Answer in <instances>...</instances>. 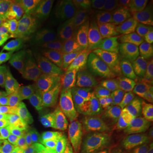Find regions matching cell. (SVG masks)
Instances as JSON below:
<instances>
[{
	"instance_id": "obj_7",
	"label": "cell",
	"mask_w": 153,
	"mask_h": 153,
	"mask_svg": "<svg viewBox=\"0 0 153 153\" xmlns=\"http://www.w3.org/2000/svg\"><path fill=\"white\" fill-rule=\"evenodd\" d=\"M52 106L49 100H41L26 108L18 120L19 127L42 148L45 147L49 136Z\"/></svg>"
},
{
	"instance_id": "obj_25",
	"label": "cell",
	"mask_w": 153,
	"mask_h": 153,
	"mask_svg": "<svg viewBox=\"0 0 153 153\" xmlns=\"http://www.w3.org/2000/svg\"><path fill=\"white\" fill-rule=\"evenodd\" d=\"M14 39L11 38L10 35L0 33V52L4 51L6 47L10 44Z\"/></svg>"
},
{
	"instance_id": "obj_4",
	"label": "cell",
	"mask_w": 153,
	"mask_h": 153,
	"mask_svg": "<svg viewBox=\"0 0 153 153\" xmlns=\"http://www.w3.org/2000/svg\"><path fill=\"white\" fill-rule=\"evenodd\" d=\"M108 1H80L75 10L58 27L70 36L90 38L95 35L101 25Z\"/></svg>"
},
{
	"instance_id": "obj_5",
	"label": "cell",
	"mask_w": 153,
	"mask_h": 153,
	"mask_svg": "<svg viewBox=\"0 0 153 153\" xmlns=\"http://www.w3.org/2000/svg\"><path fill=\"white\" fill-rule=\"evenodd\" d=\"M152 63L143 36L130 42L117 57L113 68L116 78L127 85L152 71Z\"/></svg>"
},
{
	"instance_id": "obj_22",
	"label": "cell",
	"mask_w": 153,
	"mask_h": 153,
	"mask_svg": "<svg viewBox=\"0 0 153 153\" xmlns=\"http://www.w3.org/2000/svg\"><path fill=\"white\" fill-rule=\"evenodd\" d=\"M19 67L15 57L6 51L0 52V69H13Z\"/></svg>"
},
{
	"instance_id": "obj_14",
	"label": "cell",
	"mask_w": 153,
	"mask_h": 153,
	"mask_svg": "<svg viewBox=\"0 0 153 153\" xmlns=\"http://www.w3.org/2000/svg\"><path fill=\"white\" fill-rule=\"evenodd\" d=\"M153 113V104L143 105L126 109L125 127L123 138L132 141Z\"/></svg>"
},
{
	"instance_id": "obj_8",
	"label": "cell",
	"mask_w": 153,
	"mask_h": 153,
	"mask_svg": "<svg viewBox=\"0 0 153 153\" xmlns=\"http://www.w3.org/2000/svg\"><path fill=\"white\" fill-rule=\"evenodd\" d=\"M84 145L63 116L51 121L48 140L44 148L45 153H79Z\"/></svg>"
},
{
	"instance_id": "obj_11",
	"label": "cell",
	"mask_w": 153,
	"mask_h": 153,
	"mask_svg": "<svg viewBox=\"0 0 153 153\" xmlns=\"http://www.w3.org/2000/svg\"><path fill=\"white\" fill-rule=\"evenodd\" d=\"M122 103L126 108L153 104L152 71L126 85Z\"/></svg>"
},
{
	"instance_id": "obj_15",
	"label": "cell",
	"mask_w": 153,
	"mask_h": 153,
	"mask_svg": "<svg viewBox=\"0 0 153 153\" xmlns=\"http://www.w3.org/2000/svg\"><path fill=\"white\" fill-rule=\"evenodd\" d=\"M36 41L33 39L13 40L4 51L13 55L21 69L27 68L33 62L36 53Z\"/></svg>"
},
{
	"instance_id": "obj_10",
	"label": "cell",
	"mask_w": 153,
	"mask_h": 153,
	"mask_svg": "<svg viewBox=\"0 0 153 153\" xmlns=\"http://www.w3.org/2000/svg\"><path fill=\"white\" fill-rule=\"evenodd\" d=\"M85 108L88 114L123 138L127 108L121 101L94 99L86 103Z\"/></svg>"
},
{
	"instance_id": "obj_1",
	"label": "cell",
	"mask_w": 153,
	"mask_h": 153,
	"mask_svg": "<svg viewBox=\"0 0 153 153\" xmlns=\"http://www.w3.org/2000/svg\"><path fill=\"white\" fill-rule=\"evenodd\" d=\"M36 44L33 62L27 68L21 69V76H40L46 78L67 66L74 55L72 37L58 27H49Z\"/></svg>"
},
{
	"instance_id": "obj_16",
	"label": "cell",
	"mask_w": 153,
	"mask_h": 153,
	"mask_svg": "<svg viewBox=\"0 0 153 153\" xmlns=\"http://www.w3.org/2000/svg\"><path fill=\"white\" fill-rule=\"evenodd\" d=\"M125 84H123L117 79H115L112 81L88 88L82 91V93L92 96L95 100H117L122 102V99L123 97V94L125 91Z\"/></svg>"
},
{
	"instance_id": "obj_30",
	"label": "cell",
	"mask_w": 153,
	"mask_h": 153,
	"mask_svg": "<svg viewBox=\"0 0 153 153\" xmlns=\"http://www.w3.org/2000/svg\"><path fill=\"white\" fill-rule=\"evenodd\" d=\"M152 79H153V66H152Z\"/></svg>"
},
{
	"instance_id": "obj_18",
	"label": "cell",
	"mask_w": 153,
	"mask_h": 153,
	"mask_svg": "<svg viewBox=\"0 0 153 153\" xmlns=\"http://www.w3.org/2000/svg\"><path fill=\"white\" fill-rule=\"evenodd\" d=\"M27 108V104L17 103L16 105H0V128L19 120Z\"/></svg>"
},
{
	"instance_id": "obj_29",
	"label": "cell",
	"mask_w": 153,
	"mask_h": 153,
	"mask_svg": "<svg viewBox=\"0 0 153 153\" xmlns=\"http://www.w3.org/2000/svg\"><path fill=\"white\" fill-rule=\"evenodd\" d=\"M12 82H13L12 81H8V82H4V83H1V84H0V93L3 92V91H4L6 88L9 87Z\"/></svg>"
},
{
	"instance_id": "obj_17",
	"label": "cell",
	"mask_w": 153,
	"mask_h": 153,
	"mask_svg": "<svg viewBox=\"0 0 153 153\" xmlns=\"http://www.w3.org/2000/svg\"><path fill=\"white\" fill-rule=\"evenodd\" d=\"M27 2L22 0H0V33L10 35Z\"/></svg>"
},
{
	"instance_id": "obj_28",
	"label": "cell",
	"mask_w": 153,
	"mask_h": 153,
	"mask_svg": "<svg viewBox=\"0 0 153 153\" xmlns=\"http://www.w3.org/2000/svg\"><path fill=\"white\" fill-rule=\"evenodd\" d=\"M145 4L147 7L148 10L150 12L151 16L153 18V0H146V1H145Z\"/></svg>"
},
{
	"instance_id": "obj_26",
	"label": "cell",
	"mask_w": 153,
	"mask_h": 153,
	"mask_svg": "<svg viewBox=\"0 0 153 153\" xmlns=\"http://www.w3.org/2000/svg\"><path fill=\"white\" fill-rule=\"evenodd\" d=\"M79 153H123V152L105 149H94V148L84 147Z\"/></svg>"
},
{
	"instance_id": "obj_13",
	"label": "cell",
	"mask_w": 153,
	"mask_h": 153,
	"mask_svg": "<svg viewBox=\"0 0 153 153\" xmlns=\"http://www.w3.org/2000/svg\"><path fill=\"white\" fill-rule=\"evenodd\" d=\"M79 0H38L33 3L49 22V27H59L75 10Z\"/></svg>"
},
{
	"instance_id": "obj_3",
	"label": "cell",
	"mask_w": 153,
	"mask_h": 153,
	"mask_svg": "<svg viewBox=\"0 0 153 153\" xmlns=\"http://www.w3.org/2000/svg\"><path fill=\"white\" fill-rule=\"evenodd\" d=\"M75 130L84 147L123 152L128 141L88 112L76 110L72 113Z\"/></svg>"
},
{
	"instance_id": "obj_9",
	"label": "cell",
	"mask_w": 153,
	"mask_h": 153,
	"mask_svg": "<svg viewBox=\"0 0 153 153\" xmlns=\"http://www.w3.org/2000/svg\"><path fill=\"white\" fill-rule=\"evenodd\" d=\"M49 27V22L42 11L33 1H27L11 29L10 35L14 40L31 38L37 42Z\"/></svg>"
},
{
	"instance_id": "obj_24",
	"label": "cell",
	"mask_w": 153,
	"mask_h": 153,
	"mask_svg": "<svg viewBox=\"0 0 153 153\" xmlns=\"http://www.w3.org/2000/svg\"><path fill=\"white\" fill-rule=\"evenodd\" d=\"M144 38H145L146 44V48H147L148 55L150 56V58L153 60V22L146 34L144 36Z\"/></svg>"
},
{
	"instance_id": "obj_20",
	"label": "cell",
	"mask_w": 153,
	"mask_h": 153,
	"mask_svg": "<svg viewBox=\"0 0 153 153\" xmlns=\"http://www.w3.org/2000/svg\"><path fill=\"white\" fill-rule=\"evenodd\" d=\"M16 138L10 131H0V153H12Z\"/></svg>"
},
{
	"instance_id": "obj_12",
	"label": "cell",
	"mask_w": 153,
	"mask_h": 153,
	"mask_svg": "<svg viewBox=\"0 0 153 153\" xmlns=\"http://www.w3.org/2000/svg\"><path fill=\"white\" fill-rule=\"evenodd\" d=\"M47 88V79L44 76H33L25 79L6 94L5 100L27 105L42 98Z\"/></svg>"
},
{
	"instance_id": "obj_23",
	"label": "cell",
	"mask_w": 153,
	"mask_h": 153,
	"mask_svg": "<svg viewBox=\"0 0 153 153\" xmlns=\"http://www.w3.org/2000/svg\"><path fill=\"white\" fill-rule=\"evenodd\" d=\"M20 71L21 68H13V69H0V84L4 82H8V81H12L18 77L20 75Z\"/></svg>"
},
{
	"instance_id": "obj_27",
	"label": "cell",
	"mask_w": 153,
	"mask_h": 153,
	"mask_svg": "<svg viewBox=\"0 0 153 153\" xmlns=\"http://www.w3.org/2000/svg\"><path fill=\"white\" fill-rule=\"evenodd\" d=\"M12 153H27L26 151L24 150L23 146H22V143H21L18 137H16L15 144H14V148H13Z\"/></svg>"
},
{
	"instance_id": "obj_21",
	"label": "cell",
	"mask_w": 153,
	"mask_h": 153,
	"mask_svg": "<svg viewBox=\"0 0 153 153\" xmlns=\"http://www.w3.org/2000/svg\"><path fill=\"white\" fill-rule=\"evenodd\" d=\"M145 139L153 140V113L149 117V119L145 123V125L143 126L142 128L138 132V134L133 139V140H145Z\"/></svg>"
},
{
	"instance_id": "obj_2",
	"label": "cell",
	"mask_w": 153,
	"mask_h": 153,
	"mask_svg": "<svg viewBox=\"0 0 153 153\" xmlns=\"http://www.w3.org/2000/svg\"><path fill=\"white\" fill-rule=\"evenodd\" d=\"M152 22L153 18L145 1H123L114 10L111 30L117 39L123 42H132L145 36Z\"/></svg>"
},
{
	"instance_id": "obj_19",
	"label": "cell",
	"mask_w": 153,
	"mask_h": 153,
	"mask_svg": "<svg viewBox=\"0 0 153 153\" xmlns=\"http://www.w3.org/2000/svg\"><path fill=\"white\" fill-rule=\"evenodd\" d=\"M123 153H153V140H133Z\"/></svg>"
},
{
	"instance_id": "obj_6",
	"label": "cell",
	"mask_w": 153,
	"mask_h": 153,
	"mask_svg": "<svg viewBox=\"0 0 153 153\" xmlns=\"http://www.w3.org/2000/svg\"><path fill=\"white\" fill-rule=\"evenodd\" d=\"M117 79L113 67L104 59L87 57L76 62L66 77V85L78 91Z\"/></svg>"
}]
</instances>
